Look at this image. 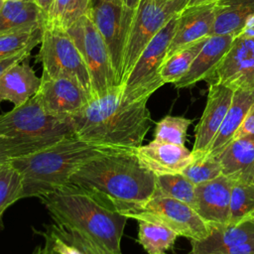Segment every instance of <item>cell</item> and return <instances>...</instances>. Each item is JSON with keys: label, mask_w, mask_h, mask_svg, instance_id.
Listing matches in <instances>:
<instances>
[{"label": "cell", "mask_w": 254, "mask_h": 254, "mask_svg": "<svg viewBox=\"0 0 254 254\" xmlns=\"http://www.w3.org/2000/svg\"><path fill=\"white\" fill-rule=\"evenodd\" d=\"M111 204L121 213L143 205L156 191V175L134 150H121L94 158L75 171L68 181Z\"/></svg>", "instance_id": "6da1fadb"}, {"label": "cell", "mask_w": 254, "mask_h": 254, "mask_svg": "<svg viewBox=\"0 0 254 254\" xmlns=\"http://www.w3.org/2000/svg\"><path fill=\"white\" fill-rule=\"evenodd\" d=\"M122 91V84L116 85L71 116L76 136L128 150L141 146L152 124L148 100L128 102Z\"/></svg>", "instance_id": "7a4b0ae2"}, {"label": "cell", "mask_w": 254, "mask_h": 254, "mask_svg": "<svg viewBox=\"0 0 254 254\" xmlns=\"http://www.w3.org/2000/svg\"><path fill=\"white\" fill-rule=\"evenodd\" d=\"M40 199L57 224L76 229L105 250L122 254L120 242L128 217L111 204L69 183Z\"/></svg>", "instance_id": "3957f363"}, {"label": "cell", "mask_w": 254, "mask_h": 254, "mask_svg": "<svg viewBox=\"0 0 254 254\" xmlns=\"http://www.w3.org/2000/svg\"><path fill=\"white\" fill-rule=\"evenodd\" d=\"M121 150L128 149L73 136L8 163L21 177L22 198H40L67 184L71 175L90 160Z\"/></svg>", "instance_id": "277c9868"}, {"label": "cell", "mask_w": 254, "mask_h": 254, "mask_svg": "<svg viewBox=\"0 0 254 254\" xmlns=\"http://www.w3.org/2000/svg\"><path fill=\"white\" fill-rule=\"evenodd\" d=\"M73 136L70 119L47 113L35 94L0 114V163L31 156Z\"/></svg>", "instance_id": "5b68a950"}, {"label": "cell", "mask_w": 254, "mask_h": 254, "mask_svg": "<svg viewBox=\"0 0 254 254\" xmlns=\"http://www.w3.org/2000/svg\"><path fill=\"white\" fill-rule=\"evenodd\" d=\"M179 14L175 15L153 37L127 74L122 83V95L126 101L148 100L157 89L165 84L160 76V68L176 32Z\"/></svg>", "instance_id": "8992f818"}, {"label": "cell", "mask_w": 254, "mask_h": 254, "mask_svg": "<svg viewBox=\"0 0 254 254\" xmlns=\"http://www.w3.org/2000/svg\"><path fill=\"white\" fill-rule=\"evenodd\" d=\"M38 59L43 78L68 77L77 81L93 97L85 62L70 35L64 28L45 26Z\"/></svg>", "instance_id": "52a82bcc"}, {"label": "cell", "mask_w": 254, "mask_h": 254, "mask_svg": "<svg viewBox=\"0 0 254 254\" xmlns=\"http://www.w3.org/2000/svg\"><path fill=\"white\" fill-rule=\"evenodd\" d=\"M65 30L85 62L91 79L93 97L101 96L112 87L120 85L109 51L88 13L86 12Z\"/></svg>", "instance_id": "ba28073f"}, {"label": "cell", "mask_w": 254, "mask_h": 254, "mask_svg": "<svg viewBox=\"0 0 254 254\" xmlns=\"http://www.w3.org/2000/svg\"><path fill=\"white\" fill-rule=\"evenodd\" d=\"M135 220L146 219L160 222L174 230L179 236L201 240L209 235L211 227L189 204L157 192L143 205L133 207L124 213Z\"/></svg>", "instance_id": "9c48e42d"}, {"label": "cell", "mask_w": 254, "mask_h": 254, "mask_svg": "<svg viewBox=\"0 0 254 254\" xmlns=\"http://www.w3.org/2000/svg\"><path fill=\"white\" fill-rule=\"evenodd\" d=\"M188 1L172 0L163 5H157L155 0H140L134 12L125 48L123 81L148 43L175 15L187 6Z\"/></svg>", "instance_id": "30bf717a"}, {"label": "cell", "mask_w": 254, "mask_h": 254, "mask_svg": "<svg viewBox=\"0 0 254 254\" xmlns=\"http://www.w3.org/2000/svg\"><path fill=\"white\" fill-rule=\"evenodd\" d=\"M134 12L123 0H103L87 11L109 51L119 84L123 81L125 48Z\"/></svg>", "instance_id": "8fae6325"}, {"label": "cell", "mask_w": 254, "mask_h": 254, "mask_svg": "<svg viewBox=\"0 0 254 254\" xmlns=\"http://www.w3.org/2000/svg\"><path fill=\"white\" fill-rule=\"evenodd\" d=\"M235 90L254 92V37L237 36L225 57L205 80Z\"/></svg>", "instance_id": "7c38bea8"}, {"label": "cell", "mask_w": 254, "mask_h": 254, "mask_svg": "<svg viewBox=\"0 0 254 254\" xmlns=\"http://www.w3.org/2000/svg\"><path fill=\"white\" fill-rule=\"evenodd\" d=\"M36 95L50 115L70 118L79 112L91 99L87 91L75 80L68 77L43 78Z\"/></svg>", "instance_id": "4fadbf2b"}, {"label": "cell", "mask_w": 254, "mask_h": 254, "mask_svg": "<svg viewBox=\"0 0 254 254\" xmlns=\"http://www.w3.org/2000/svg\"><path fill=\"white\" fill-rule=\"evenodd\" d=\"M233 181L224 175L195 186L194 210L210 226L229 223Z\"/></svg>", "instance_id": "5bb4252c"}, {"label": "cell", "mask_w": 254, "mask_h": 254, "mask_svg": "<svg viewBox=\"0 0 254 254\" xmlns=\"http://www.w3.org/2000/svg\"><path fill=\"white\" fill-rule=\"evenodd\" d=\"M234 90L219 84H208L204 110L194 128V143L191 152L203 153L217 133L232 102Z\"/></svg>", "instance_id": "9a60e30c"}, {"label": "cell", "mask_w": 254, "mask_h": 254, "mask_svg": "<svg viewBox=\"0 0 254 254\" xmlns=\"http://www.w3.org/2000/svg\"><path fill=\"white\" fill-rule=\"evenodd\" d=\"M214 23L213 4L185 7L179 14L177 29L166 59L176 52L211 36Z\"/></svg>", "instance_id": "2e32d148"}, {"label": "cell", "mask_w": 254, "mask_h": 254, "mask_svg": "<svg viewBox=\"0 0 254 254\" xmlns=\"http://www.w3.org/2000/svg\"><path fill=\"white\" fill-rule=\"evenodd\" d=\"M139 161L156 176L182 173L193 154L185 145L152 141L134 149Z\"/></svg>", "instance_id": "e0dca14e"}, {"label": "cell", "mask_w": 254, "mask_h": 254, "mask_svg": "<svg viewBox=\"0 0 254 254\" xmlns=\"http://www.w3.org/2000/svg\"><path fill=\"white\" fill-rule=\"evenodd\" d=\"M234 37L229 35H212L210 36L198 55L193 60L187 73L176 83V88H187L193 86L195 83L206 80L219 65Z\"/></svg>", "instance_id": "ac0fdd59"}, {"label": "cell", "mask_w": 254, "mask_h": 254, "mask_svg": "<svg viewBox=\"0 0 254 254\" xmlns=\"http://www.w3.org/2000/svg\"><path fill=\"white\" fill-rule=\"evenodd\" d=\"M254 238V219L246 218L236 224L212 226L209 235L201 240L190 241L187 254H212Z\"/></svg>", "instance_id": "d6986e66"}, {"label": "cell", "mask_w": 254, "mask_h": 254, "mask_svg": "<svg viewBox=\"0 0 254 254\" xmlns=\"http://www.w3.org/2000/svg\"><path fill=\"white\" fill-rule=\"evenodd\" d=\"M42 79L27 64L18 63L0 76V103L10 101L20 106L40 89Z\"/></svg>", "instance_id": "ffe728a7"}, {"label": "cell", "mask_w": 254, "mask_h": 254, "mask_svg": "<svg viewBox=\"0 0 254 254\" xmlns=\"http://www.w3.org/2000/svg\"><path fill=\"white\" fill-rule=\"evenodd\" d=\"M217 158L222 168V175L233 182L253 183L254 141L247 138H235Z\"/></svg>", "instance_id": "44dd1931"}, {"label": "cell", "mask_w": 254, "mask_h": 254, "mask_svg": "<svg viewBox=\"0 0 254 254\" xmlns=\"http://www.w3.org/2000/svg\"><path fill=\"white\" fill-rule=\"evenodd\" d=\"M254 103V92L246 90H235L228 111L212 141L204 154L218 157L222 150L234 139L245 115Z\"/></svg>", "instance_id": "7402d4cb"}, {"label": "cell", "mask_w": 254, "mask_h": 254, "mask_svg": "<svg viewBox=\"0 0 254 254\" xmlns=\"http://www.w3.org/2000/svg\"><path fill=\"white\" fill-rule=\"evenodd\" d=\"M47 18L36 0H6L0 10V34L46 26Z\"/></svg>", "instance_id": "603a6c76"}, {"label": "cell", "mask_w": 254, "mask_h": 254, "mask_svg": "<svg viewBox=\"0 0 254 254\" xmlns=\"http://www.w3.org/2000/svg\"><path fill=\"white\" fill-rule=\"evenodd\" d=\"M212 35L237 37L254 14V0H217L213 4Z\"/></svg>", "instance_id": "cb8c5ba5"}, {"label": "cell", "mask_w": 254, "mask_h": 254, "mask_svg": "<svg viewBox=\"0 0 254 254\" xmlns=\"http://www.w3.org/2000/svg\"><path fill=\"white\" fill-rule=\"evenodd\" d=\"M138 241L148 254H167L173 248L177 237L174 230L152 220L139 219Z\"/></svg>", "instance_id": "d4e9b609"}, {"label": "cell", "mask_w": 254, "mask_h": 254, "mask_svg": "<svg viewBox=\"0 0 254 254\" xmlns=\"http://www.w3.org/2000/svg\"><path fill=\"white\" fill-rule=\"evenodd\" d=\"M45 26L0 34V60L10 58L41 44Z\"/></svg>", "instance_id": "484cf974"}, {"label": "cell", "mask_w": 254, "mask_h": 254, "mask_svg": "<svg viewBox=\"0 0 254 254\" xmlns=\"http://www.w3.org/2000/svg\"><path fill=\"white\" fill-rule=\"evenodd\" d=\"M207 39L186 47L165 59L160 68V76L163 82L174 84L180 80L187 73Z\"/></svg>", "instance_id": "4316f807"}, {"label": "cell", "mask_w": 254, "mask_h": 254, "mask_svg": "<svg viewBox=\"0 0 254 254\" xmlns=\"http://www.w3.org/2000/svg\"><path fill=\"white\" fill-rule=\"evenodd\" d=\"M155 192L181 200L192 208L194 207L195 185L182 173L156 176Z\"/></svg>", "instance_id": "83f0119b"}, {"label": "cell", "mask_w": 254, "mask_h": 254, "mask_svg": "<svg viewBox=\"0 0 254 254\" xmlns=\"http://www.w3.org/2000/svg\"><path fill=\"white\" fill-rule=\"evenodd\" d=\"M254 212V183L233 182L228 224H236Z\"/></svg>", "instance_id": "f1b7e54d"}, {"label": "cell", "mask_w": 254, "mask_h": 254, "mask_svg": "<svg viewBox=\"0 0 254 254\" xmlns=\"http://www.w3.org/2000/svg\"><path fill=\"white\" fill-rule=\"evenodd\" d=\"M22 198V181L10 163H0V227L5 210Z\"/></svg>", "instance_id": "f546056e"}, {"label": "cell", "mask_w": 254, "mask_h": 254, "mask_svg": "<svg viewBox=\"0 0 254 254\" xmlns=\"http://www.w3.org/2000/svg\"><path fill=\"white\" fill-rule=\"evenodd\" d=\"M192 161L182 172L195 186L214 180L222 175V168L217 157L204 153H192Z\"/></svg>", "instance_id": "4dcf8cb0"}, {"label": "cell", "mask_w": 254, "mask_h": 254, "mask_svg": "<svg viewBox=\"0 0 254 254\" xmlns=\"http://www.w3.org/2000/svg\"><path fill=\"white\" fill-rule=\"evenodd\" d=\"M192 120L183 116L167 115L156 123L154 141L184 146L187 131Z\"/></svg>", "instance_id": "1f68e13d"}, {"label": "cell", "mask_w": 254, "mask_h": 254, "mask_svg": "<svg viewBox=\"0 0 254 254\" xmlns=\"http://www.w3.org/2000/svg\"><path fill=\"white\" fill-rule=\"evenodd\" d=\"M47 232L61 238L66 243L77 248L82 254H113L98 245L86 234L71 228H65L59 224L47 226Z\"/></svg>", "instance_id": "d6a6232c"}, {"label": "cell", "mask_w": 254, "mask_h": 254, "mask_svg": "<svg viewBox=\"0 0 254 254\" xmlns=\"http://www.w3.org/2000/svg\"><path fill=\"white\" fill-rule=\"evenodd\" d=\"M74 0H53L48 13L47 27L63 28L64 21L68 14Z\"/></svg>", "instance_id": "836d02e7"}, {"label": "cell", "mask_w": 254, "mask_h": 254, "mask_svg": "<svg viewBox=\"0 0 254 254\" xmlns=\"http://www.w3.org/2000/svg\"><path fill=\"white\" fill-rule=\"evenodd\" d=\"M91 1L92 0H74L68 14L66 15V17L64 21L63 28L64 29L68 28L78 18H80L82 15H84L91 7Z\"/></svg>", "instance_id": "e575fe53"}, {"label": "cell", "mask_w": 254, "mask_h": 254, "mask_svg": "<svg viewBox=\"0 0 254 254\" xmlns=\"http://www.w3.org/2000/svg\"><path fill=\"white\" fill-rule=\"evenodd\" d=\"M235 138H247L254 141V103L245 115L234 136V139Z\"/></svg>", "instance_id": "d590c367"}, {"label": "cell", "mask_w": 254, "mask_h": 254, "mask_svg": "<svg viewBox=\"0 0 254 254\" xmlns=\"http://www.w3.org/2000/svg\"><path fill=\"white\" fill-rule=\"evenodd\" d=\"M50 238L52 239V243H53V247L54 250L58 253V254H82L77 248H75L74 246L66 243L65 241L62 240L61 238L52 235L51 233L45 231Z\"/></svg>", "instance_id": "8d00e7d4"}, {"label": "cell", "mask_w": 254, "mask_h": 254, "mask_svg": "<svg viewBox=\"0 0 254 254\" xmlns=\"http://www.w3.org/2000/svg\"><path fill=\"white\" fill-rule=\"evenodd\" d=\"M212 254H254V238Z\"/></svg>", "instance_id": "74e56055"}, {"label": "cell", "mask_w": 254, "mask_h": 254, "mask_svg": "<svg viewBox=\"0 0 254 254\" xmlns=\"http://www.w3.org/2000/svg\"><path fill=\"white\" fill-rule=\"evenodd\" d=\"M30 53H31V50H27V51H24L22 53H19V54L15 55V56H12L10 58H6V59H3V60H0V76L9 67H11L12 65H14V64H16L18 63L23 62L26 58H28Z\"/></svg>", "instance_id": "f35d334b"}, {"label": "cell", "mask_w": 254, "mask_h": 254, "mask_svg": "<svg viewBox=\"0 0 254 254\" xmlns=\"http://www.w3.org/2000/svg\"><path fill=\"white\" fill-rule=\"evenodd\" d=\"M35 232L40 233L41 235L44 236L45 238V245L44 246H37L32 254H58L53 247V243H52V239L50 238V236L46 233V232H42L39 230H35Z\"/></svg>", "instance_id": "ab89813d"}, {"label": "cell", "mask_w": 254, "mask_h": 254, "mask_svg": "<svg viewBox=\"0 0 254 254\" xmlns=\"http://www.w3.org/2000/svg\"><path fill=\"white\" fill-rule=\"evenodd\" d=\"M238 36H242V37H254V14L247 20L244 28L242 29L241 33Z\"/></svg>", "instance_id": "60d3db41"}, {"label": "cell", "mask_w": 254, "mask_h": 254, "mask_svg": "<svg viewBox=\"0 0 254 254\" xmlns=\"http://www.w3.org/2000/svg\"><path fill=\"white\" fill-rule=\"evenodd\" d=\"M216 1H217V0H189L186 7H193V6L214 4Z\"/></svg>", "instance_id": "b9f144b4"}, {"label": "cell", "mask_w": 254, "mask_h": 254, "mask_svg": "<svg viewBox=\"0 0 254 254\" xmlns=\"http://www.w3.org/2000/svg\"><path fill=\"white\" fill-rule=\"evenodd\" d=\"M36 2L39 4V6L46 12L47 16L49 13V10L51 8V5L53 3V0H36Z\"/></svg>", "instance_id": "7bdbcfd3"}, {"label": "cell", "mask_w": 254, "mask_h": 254, "mask_svg": "<svg viewBox=\"0 0 254 254\" xmlns=\"http://www.w3.org/2000/svg\"><path fill=\"white\" fill-rule=\"evenodd\" d=\"M124 4L128 7V8H131V9H136V7L138 6L140 0H123Z\"/></svg>", "instance_id": "ee69618b"}, {"label": "cell", "mask_w": 254, "mask_h": 254, "mask_svg": "<svg viewBox=\"0 0 254 254\" xmlns=\"http://www.w3.org/2000/svg\"><path fill=\"white\" fill-rule=\"evenodd\" d=\"M170 1H172V0H155L157 5H163V4H165L167 2H170Z\"/></svg>", "instance_id": "f6af8a7d"}, {"label": "cell", "mask_w": 254, "mask_h": 254, "mask_svg": "<svg viewBox=\"0 0 254 254\" xmlns=\"http://www.w3.org/2000/svg\"><path fill=\"white\" fill-rule=\"evenodd\" d=\"M100 1H103V0H92V1H91V6L94 5V4H96V3H98V2H100Z\"/></svg>", "instance_id": "bcb514c9"}, {"label": "cell", "mask_w": 254, "mask_h": 254, "mask_svg": "<svg viewBox=\"0 0 254 254\" xmlns=\"http://www.w3.org/2000/svg\"><path fill=\"white\" fill-rule=\"evenodd\" d=\"M4 3H5V0H0V10H1V8L3 7Z\"/></svg>", "instance_id": "7dc6e473"}, {"label": "cell", "mask_w": 254, "mask_h": 254, "mask_svg": "<svg viewBox=\"0 0 254 254\" xmlns=\"http://www.w3.org/2000/svg\"><path fill=\"white\" fill-rule=\"evenodd\" d=\"M248 218H253V219H254V212H253V213H252Z\"/></svg>", "instance_id": "c3c4849f"}, {"label": "cell", "mask_w": 254, "mask_h": 254, "mask_svg": "<svg viewBox=\"0 0 254 254\" xmlns=\"http://www.w3.org/2000/svg\"><path fill=\"white\" fill-rule=\"evenodd\" d=\"M253 183H254V181H253Z\"/></svg>", "instance_id": "681fc988"}, {"label": "cell", "mask_w": 254, "mask_h": 254, "mask_svg": "<svg viewBox=\"0 0 254 254\" xmlns=\"http://www.w3.org/2000/svg\"><path fill=\"white\" fill-rule=\"evenodd\" d=\"M5 1H6V0H5Z\"/></svg>", "instance_id": "f907efd6"}]
</instances>
